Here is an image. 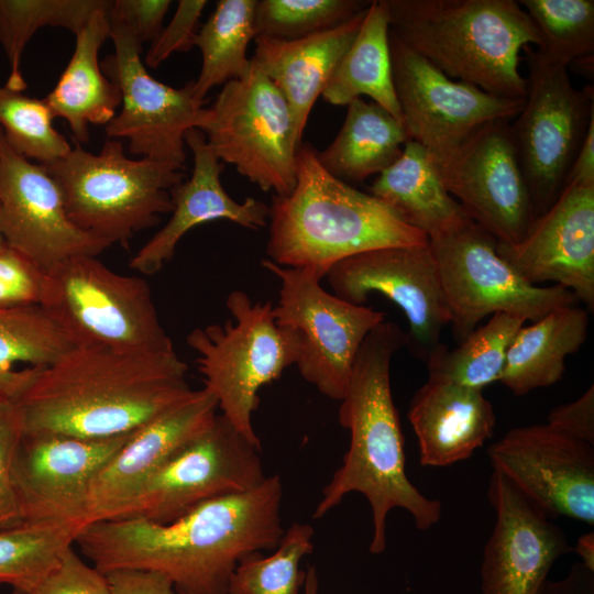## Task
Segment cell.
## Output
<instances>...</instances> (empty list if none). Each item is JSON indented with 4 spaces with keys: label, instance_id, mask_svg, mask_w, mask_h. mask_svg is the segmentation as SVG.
Returning a JSON list of instances; mask_svg holds the SVG:
<instances>
[{
    "label": "cell",
    "instance_id": "8992f818",
    "mask_svg": "<svg viewBox=\"0 0 594 594\" xmlns=\"http://www.w3.org/2000/svg\"><path fill=\"white\" fill-rule=\"evenodd\" d=\"M58 184L70 220L111 245H128L138 232L172 212L170 189L186 179L183 168L125 155L108 139L98 153L76 145L57 162L43 165Z\"/></svg>",
    "mask_w": 594,
    "mask_h": 594
},
{
    "label": "cell",
    "instance_id": "e0dca14e",
    "mask_svg": "<svg viewBox=\"0 0 594 594\" xmlns=\"http://www.w3.org/2000/svg\"><path fill=\"white\" fill-rule=\"evenodd\" d=\"M494 471L503 474L549 518L594 525V446L548 424L508 430L490 446Z\"/></svg>",
    "mask_w": 594,
    "mask_h": 594
},
{
    "label": "cell",
    "instance_id": "277c9868",
    "mask_svg": "<svg viewBox=\"0 0 594 594\" xmlns=\"http://www.w3.org/2000/svg\"><path fill=\"white\" fill-rule=\"evenodd\" d=\"M268 220V260L319 279L338 262L365 251L428 244L426 234L381 200L329 174L317 150L304 142L296 154L295 187L287 196L273 195Z\"/></svg>",
    "mask_w": 594,
    "mask_h": 594
},
{
    "label": "cell",
    "instance_id": "f1b7e54d",
    "mask_svg": "<svg viewBox=\"0 0 594 594\" xmlns=\"http://www.w3.org/2000/svg\"><path fill=\"white\" fill-rule=\"evenodd\" d=\"M590 314L576 305L565 306L522 326L508 348L499 382L516 396L559 382L566 358L586 340Z\"/></svg>",
    "mask_w": 594,
    "mask_h": 594
},
{
    "label": "cell",
    "instance_id": "484cf974",
    "mask_svg": "<svg viewBox=\"0 0 594 594\" xmlns=\"http://www.w3.org/2000/svg\"><path fill=\"white\" fill-rule=\"evenodd\" d=\"M367 7L331 30L302 38H254L251 59L285 97L300 139L315 102L354 40Z\"/></svg>",
    "mask_w": 594,
    "mask_h": 594
},
{
    "label": "cell",
    "instance_id": "836d02e7",
    "mask_svg": "<svg viewBox=\"0 0 594 594\" xmlns=\"http://www.w3.org/2000/svg\"><path fill=\"white\" fill-rule=\"evenodd\" d=\"M526 320L519 316L496 312L474 329L459 346L448 350L441 344L428 358L429 376L483 391L498 382L508 348Z\"/></svg>",
    "mask_w": 594,
    "mask_h": 594
},
{
    "label": "cell",
    "instance_id": "8d00e7d4",
    "mask_svg": "<svg viewBox=\"0 0 594 594\" xmlns=\"http://www.w3.org/2000/svg\"><path fill=\"white\" fill-rule=\"evenodd\" d=\"M314 532L311 525L294 522L273 553L243 558L231 575L229 594H299L306 579L300 562L314 550Z\"/></svg>",
    "mask_w": 594,
    "mask_h": 594
},
{
    "label": "cell",
    "instance_id": "681fc988",
    "mask_svg": "<svg viewBox=\"0 0 594 594\" xmlns=\"http://www.w3.org/2000/svg\"><path fill=\"white\" fill-rule=\"evenodd\" d=\"M594 182V118H592L581 148L574 160L568 179Z\"/></svg>",
    "mask_w": 594,
    "mask_h": 594
},
{
    "label": "cell",
    "instance_id": "d590c367",
    "mask_svg": "<svg viewBox=\"0 0 594 594\" xmlns=\"http://www.w3.org/2000/svg\"><path fill=\"white\" fill-rule=\"evenodd\" d=\"M77 525H22L0 530V584L30 594L75 543Z\"/></svg>",
    "mask_w": 594,
    "mask_h": 594
},
{
    "label": "cell",
    "instance_id": "ac0fdd59",
    "mask_svg": "<svg viewBox=\"0 0 594 594\" xmlns=\"http://www.w3.org/2000/svg\"><path fill=\"white\" fill-rule=\"evenodd\" d=\"M135 431L106 439L23 435L13 462L23 525L87 526L94 479Z\"/></svg>",
    "mask_w": 594,
    "mask_h": 594
},
{
    "label": "cell",
    "instance_id": "f546056e",
    "mask_svg": "<svg viewBox=\"0 0 594 594\" xmlns=\"http://www.w3.org/2000/svg\"><path fill=\"white\" fill-rule=\"evenodd\" d=\"M321 96L334 106H348L354 99L367 96L403 122L393 82L389 15L384 0L370 1L354 40Z\"/></svg>",
    "mask_w": 594,
    "mask_h": 594
},
{
    "label": "cell",
    "instance_id": "4dcf8cb0",
    "mask_svg": "<svg viewBox=\"0 0 594 594\" xmlns=\"http://www.w3.org/2000/svg\"><path fill=\"white\" fill-rule=\"evenodd\" d=\"M407 141L403 122L377 103L358 98L348 105L340 131L323 151H317V158L336 178L363 182L391 166Z\"/></svg>",
    "mask_w": 594,
    "mask_h": 594
},
{
    "label": "cell",
    "instance_id": "2e32d148",
    "mask_svg": "<svg viewBox=\"0 0 594 594\" xmlns=\"http://www.w3.org/2000/svg\"><path fill=\"white\" fill-rule=\"evenodd\" d=\"M339 298L364 305L377 293L397 305L407 318V344L425 361L441 344L449 310L429 244L386 246L334 264L326 275Z\"/></svg>",
    "mask_w": 594,
    "mask_h": 594
},
{
    "label": "cell",
    "instance_id": "7bdbcfd3",
    "mask_svg": "<svg viewBox=\"0 0 594 594\" xmlns=\"http://www.w3.org/2000/svg\"><path fill=\"white\" fill-rule=\"evenodd\" d=\"M30 594H111V591L106 574L85 563L72 544Z\"/></svg>",
    "mask_w": 594,
    "mask_h": 594
},
{
    "label": "cell",
    "instance_id": "6da1fadb",
    "mask_svg": "<svg viewBox=\"0 0 594 594\" xmlns=\"http://www.w3.org/2000/svg\"><path fill=\"white\" fill-rule=\"evenodd\" d=\"M283 483L266 476L255 488L210 499L169 524L98 520L76 536L80 552L102 573L158 572L177 594H229L238 563L274 550L285 529Z\"/></svg>",
    "mask_w": 594,
    "mask_h": 594
},
{
    "label": "cell",
    "instance_id": "ba28073f",
    "mask_svg": "<svg viewBox=\"0 0 594 594\" xmlns=\"http://www.w3.org/2000/svg\"><path fill=\"white\" fill-rule=\"evenodd\" d=\"M42 306L75 345L141 353L175 351L148 283L116 273L96 256H75L50 268Z\"/></svg>",
    "mask_w": 594,
    "mask_h": 594
},
{
    "label": "cell",
    "instance_id": "d4e9b609",
    "mask_svg": "<svg viewBox=\"0 0 594 594\" xmlns=\"http://www.w3.org/2000/svg\"><path fill=\"white\" fill-rule=\"evenodd\" d=\"M408 420L424 466L442 468L469 459L493 435L496 416L483 391L428 376L414 394Z\"/></svg>",
    "mask_w": 594,
    "mask_h": 594
},
{
    "label": "cell",
    "instance_id": "7c38bea8",
    "mask_svg": "<svg viewBox=\"0 0 594 594\" xmlns=\"http://www.w3.org/2000/svg\"><path fill=\"white\" fill-rule=\"evenodd\" d=\"M496 243L493 235L472 220L428 240L459 343L490 315L506 312L534 322L557 308L579 301L560 285L539 287L526 282L499 256Z\"/></svg>",
    "mask_w": 594,
    "mask_h": 594
},
{
    "label": "cell",
    "instance_id": "d6a6232c",
    "mask_svg": "<svg viewBox=\"0 0 594 594\" xmlns=\"http://www.w3.org/2000/svg\"><path fill=\"white\" fill-rule=\"evenodd\" d=\"M255 4L256 0H220L198 30L195 46L201 52L202 63L193 86L197 102L204 105L210 89L249 72L246 51L255 38Z\"/></svg>",
    "mask_w": 594,
    "mask_h": 594
},
{
    "label": "cell",
    "instance_id": "b9f144b4",
    "mask_svg": "<svg viewBox=\"0 0 594 594\" xmlns=\"http://www.w3.org/2000/svg\"><path fill=\"white\" fill-rule=\"evenodd\" d=\"M46 272L7 246L0 251V308L42 306Z\"/></svg>",
    "mask_w": 594,
    "mask_h": 594
},
{
    "label": "cell",
    "instance_id": "9a60e30c",
    "mask_svg": "<svg viewBox=\"0 0 594 594\" xmlns=\"http://www.w3.org/2000/svg\"><path fill=\"white\" fill-rule=\"evenodd\" d=\"M109 23L114 53L100 65L120 89L121 110L106 125L108 139H125L131 154L184 168L185 135L207 123L209 108L194 98V80L173 88L153 78L141 59L142 46L121 25Z\"/></svg>",
    "mask_w": 594,
    "mask_h": 594
},
{
    "label": "cell",
    "instance_id": "1f68e13d",
    "mask_svg": "<svg viewBox=\"0 0 594 594\" xmlns=\"http://www.w3.org/2000/svg\"><path fill=\"white\" fill-rule=\"evenodd\" d=\"M74 341L43 306L0 308V399L15 403Z\"/></svg>",
    "mask_w": 594,
    "mask_h": 594
},
{
    "label": "cell",
    "instance_id": "7a4b0ae2",
    "mask_svg": "<svg viewBox=\"0 0 594 594\" xmlns=\"http://www.w3.org/2000/svg\"><path fill=\"white\" fill-rule=\"evenodd\" d=\"M187 372L176 351L74 345L41 367L14 403L22 432L85 439L130 433L195 394Z\"/></svg>",
    "mask_w": 594,
    "mask_h": 594
},
{
    "label": "cell",
    "instance_id": "f907efd6",
    "mask_svg": "<svg viewBox=\"0 0 594 594\" xmlns=\"http://www.w3.org/2000/svg\"><path fill=\"white\" fill-rule=\"evenodd\" d=\"M572 551L581 558L580 562L584 566L594 571V532L592 530L578 538Z\"/></svg>",
    "mask_w": 594,
    "mask_h": 594
},
{
    "label": "cell",
    "instance_id": "816d5d0a",
    "mask_svg": "<svg viewBox=\"0 0 594 594\" xmlns=\"http://www.w3.org/2000/svg\"><path fill=\"white\" fill-rule=\"evenodd\" d=\"M319 582L318 574L315 566H309L306 571V579L304 583V594H318Z\"/></svg>",
    "mask_w": 594,
    "mask_h": 594
},
{
    "label": "cell",
    "instance_id": "52a82bcc",
    "mask_svg": "<svg viewBox=\"0 0 594 594\" xmlns=\"http://www.w3.org/2000/svg\"><path fill=\"white\" fill-rule=\"evenodd\" d=\"M226 306L232 318L193 329L186 342L197 354L204 389L216 398L221 415L262 448L253 427L258 392L296 364L298 338L276 323L272 301H253L235 289Z\"/></svg>",
    "mask_w": 594,
    "mask_h": 594
},
{
    "label": "cell",
    "instance_id": "f5cc1de1",
    "mask_svg": "<svg viewBox=\"0 0 594 594\" xmlns=\"http://www.w3.org/2000/svg\"><path fill=\"white\" fill-rule=\"evenodd\" d=\"M7 246L8 245L6 244V241H4L3 237L0 233V251L6 249Z\"/></svg>",
    "mask_w": 594,
    "mask_h": 594
},
{
    "label": "cell",
    "instance_id": "9c48e42d",
    "mask_svg": "<svg viewBox=\"0 0 594 594\" xmlns=\"http://www.w3.org/2000/svg\"><path fill=\"white\" fill-rule=\"evenodd\" d=\"M261 450L218 414L100 520L169 524L210 499L251 491L266 479Z\"/></svg>",
    "mask_w": 594,
    "mask_h": 594
},
{
    "label": "cell",
    "instance_id": "603a6c76",
    "mask_svg": "<svg viewBox=\"0 0 594 594\" xmlns=\"http://www.w3.org/2000/svg\"><path fill=\"white\" fill-rule=\"evenodd\" d=\"M194 156L191 176L170 189L172 216L132 257L130 267L152 275L169 262L180 239L193 228L213 220H229L257 230L267 224L268 205L253 197L239 202L221 183L223 164L207 144L198 129L185 135Z\"/></svg>",
    "mask_w": 594,
    "mask_h": 594
},
{
    "label": "cell",
    "instance_id": "7402d4cb",
    "mask_svg": "<svg viewBox=\"0 0 594 594\" xmlns=\"http://www.w3.org/2000/svg\"><path fill=\"white\" fill-rule=\"evenodd\" d=\"M487 494L496 520L483 552L482 594H542L553 564L572 551L564 530L497 471Z\"/></svg>",
    "mask_w": 594,
    "mask_h": 594
},
{
    "label": "cell",
    "instance_id": "f35d334b",
    "mask_svg": "<svg viewBox=\"0 0 594 594\" xmlns=\"http://www.w3.org/2000/svg\"><path fill=\"white\" fill-rule=\"evenodd\" d=\"M54 116L44 99L0 86V129L18 154L50 165L66 156L72 146L53 125Z\"/></svg>",
    "mask_w": 594,
    "mask_h": 594
},
{
    "label": "cell",
    "instance_id": "60d3db41",
    "mask_svg": "<svg viewBox=\"0 0 594 594\" xmlns=\"http://www.w3.org/2000/svg\"><path fill=\"white\" fill-rule=\"evenodd\" d=\"M22 436L15 404L0 399V530L23 525L13 479L14 457Z\"/></svg>",
    "mask_w": 594,
    "mask_h": 594
},
{
    "label": "cell",
    "instance_id": "74e56055",
    "mask_svg": "<svg viewBox=\"0 0 594 594\" xmlns=\"http://www.w3.org/2000/svg\"><path fill=\"white\" fill-rule=\"evenodd\" d=\"M539 35L536 51L569 67L594 52L593 0H520Z\"/></svg>",
    "mask_w": 594,
    "mask_h": 594
},
{
    "label": "cell",
    "instance_id": "83f0119b",
    "mask_svg": "<svg viewBox=\"0 0 594 594\" xmlns=\"http://www.w3.org/2000/svg\"><path fill=\"white\" fill-rule=\"evenodd\" d=\"M370 194L428 240L471 221L447 191L432 156L411 140L406 142L400 156L378 174Z\"/></svg>",
    "mask_w": 594,
    "mask_h": 594
},
{
    "label": "cell",
    "instance_id": "4316f807",
    "mask_svg": "<svg viewBox=\"0 0 594 594\" xmlns=\"http://www.w3.org/2000/svg\"><path fill=\"white\" fill-rule=\"evenodd\" d=\"M108 4L94 12L76 34L74 53L55 87L44 98L54 118L64 119L78 145L89 140V124L107 125L121 106V92L102 72L99 52L110 37Z\"/></svg>",
    "mask_w": 594,
    "mask_h": 594
},
{
    "label": "cell",
    "instance_id": "ee69618b",
    "mask_svg": "<svg viewBox=\"0 0 594 594\" xmlns=\"http://www.w3.org/2000/svg\"><path fill=\"white\" fill-rule=\"evenodd\" d=\"M206 6V0L178 1L173 19L151 43L144 65L155 68L173 53L191 50L195 46L199 19Z\"/></svg>",
    "mask_w": 594,
    "mask_h": 594
},
{
    "label": "cell",
    "instance_id": "ffe728a7",
    "mask_svg": "<svg viewBox=\"0 0 594 594\" xmlns=\"http://www.w3.org/2000/svg\"><path fill=\"white\" fill-rule=\"evenodd\" d=\"M0 233L9 248L45 272L75 256H97L111 245L70 220L56 180L43 165L12 150L1 129Z\"/></svg>",
    "mask_w": 594,
    "mask_h": 594
},
{
    "label": "cell",
    "instance_id": "bcb514c9",
    "mask_svg": "<svg viewBox=\"0 0 594 594\" xmlns=\"http://www.w3.org/2000/svg\"><path fill=\"white\" fill-rule=\"evenodd\" d=\"M554 429L594 446V386L579 398L554 407L548 416Z\"/></svg>",
    "mask_w": 594,
    "mask_h": 594
},
{
    "label": "cell",
    "instance_id": "e575fe53",
    "mask_svg": "<svg viewBox=\"0 0 594 594\" xmlns=\"http://www.w3.org/2000/svg\"><path fill=\"white\" fill-rule=\"evenodd\" d=\"M106 0H0V44L10 73L6 87L23 92L26 81L21 70L23 51L38 29L63 28L75 35Z\"/></svg>",
    "mask_w": 594,
    "mask_h": 594
},
{
    "label": "cell",
    "instance_id": "d6986e66",
    "mask_svg": "<svg viewBox=\"0 0 594 594\" xmlns=\"http://www.w3.org/2000/svg\"><path fill=\"white\" fill-rule=\"evenodd\" d=\"M437 166L447 191L498 243L525 237L535 217L510 122L483 127Z\"/></svg>",
    "mask_w": 594,
    "mask_h": 594
},
{
    "label": "cell",
    "instance_id": "ab89813d",
    "mask_svg": "<svg viewBox=\"0 0 594 594\" xmlns=\"http://www.w3.org/2000/svg\"><path fill=\"white\" fill-rule=\"evenodd\" d=\"M369 4L360 0H260L254 10L255 37L302 38L349 21Z\"/></svg>",
    "mask_w": 594,
    "mask_h": 594
},
{
    "label": "cell",
    "instance_id": "f6af8a7d",
    "mask_svg": "<svg viewBox=\"0 0 594 594\" xmlns=\"http://www.w3.org/2000/svg\"><path fill=\"white\" fill-rule=\"evenodd\" d=\"M170 4L169 0H114L107 12L111 23L121 25L142 46L160 35Z\"/></svg>",
    "mask_w": 594,
    "mask_h": 594
},
{
    "label": "cell",
    "instance_id": "c3c4849f",
    "mask_svg": "<svg viewBox=\"0 0 594 594\" xmlns=\"http://www.w3.org/2000/svg\"><path fill=\"white\" fill-rule=\"evenodd\" d=\"M542 594H594V571L576 562L563 579L549 580Z\"/></svg>",
    "mask_w": 594,
    "mask_h": 594
},
{
    "label": "cell",
    "instance_id": "5bb4252c",
    "mask_svg": "<svg viewBox=\"0 0 594 594\" xmlns=\"http://www.w3.org/2000/svg\"><path fill=\"white\" fill-rule=\"evenodd\" d=\"M395 94L409 140L439 165L483 127L514 120L524 100L498 97L452 79L389 31Z\"/></svg>",
    "mask_w": 594,
    "mask_h": 594
},
{
    "label": "cell",
    "instance_id": "44dd1931",
    "mask_svg": "<svg viewBox=\"0 0 594 594\" xmlns=\"http://www.w3.org/2000/svg\"><path fill=\"white\" fill-rule=\"evenodd\" d=\"M499 256L526 282H553L594 309V182L569 179L553 205Z\"/></svg>",
    "mask_w": 594,
    "mask_h": 594
},
{
    "label": "cell",
    "instance_id": "cb8c5ba5",
    "mask_svg": "<svg viewBox=\"0 0 594 594\" xmlns=\"http://www.w3.org/2000/svg\"><path fill=\"white\" fill-rule=\"evenodd\" d=\"M218 403L206 389L138 429L94 479L88 497V525L125 499L144 480L218 415Z\"/></svg>",
    "mask_w": 594,
    "mask_h": 594
},
{
    "label": "cell",
    "instance_id": "3957f363",
    "mask_svg": "<svg viewBox=\"0 0 594 594\" xmlns=\"http://www.w3.org/2000/svg\"><path fill=\"white\" fill-rule=\"evenodd\" d=\"M406 344L407 334L386 320L363 341L338 414L339 424L350 431V444L312 514L320 519L348 494H362L372 512L369 550L373 554L386 549L392 509L408 512L419 530L432 528L442 515L441 502L427 497L406 473L404 437L391 388L393 356Z\"/></svg>",
    "mask_w": 594,
    "mask_h": 594
},
{
    "label": "cell",
    "instance_id": "5b68a950",
    "mask_svg": "<svg viewBox=\"0 0 594 594\" xmlns=\"http://www.w3.org/2000/svg\"><path fill=\"white\" fill-rule=\"evenodd\" d=\"M389 31L448 77L524 100L519 54L538 46L530 18L514 0H384Z\"/></svg>",
    "mask_w": 594,
    "mask_h": 594
},
{
    "label": "cell",
    "instance_id": "7dc6e473",
    "mask_svg": "<svg viewBox=\"0 0 594 594\" xmlns=\"http://www.w3.org/2000/svg\"><path fill=\"white\" fill-rule=\"evenodd\" d=\"M106 576L111 594H177L170 580L158 572L119 569Z\"/></svg>",
    "mask_w": 594,
    "mask_h": 594
},
{
    "label": "cell",
    "instance_id": "8fae6325",
    "mask_svg": "<svg viewBox=\"0 0 594 594\" xmlns=\"http://www.w3.org/2000/svg\"><path fill=\"white\" fill-rule=\"evenodd\" d=\"M529 74L521 111L510 124L535 219L562 191L594 118V87L575 88L568 66L522 48Z\"/></svg>",
    "mask_w": 594,
    "mask_h": 594
},
{
    "label": "cell",
    "instance_id": "30bf717a",
    "mask_svg": "<svg viewBox=\"0 0 594 594\" xmlns=\"http://www.w3.org/2000/svg\"><path fill=\"white\" fill-rule=\"evenodd\" d=\"M200 131L219 161L263 191H293L302 139L285 97L252 59L244 76L223 85Z\"/></svg>",
    "mask_w": 594,
    "mask_h": 594
},
{
    "label": "cell",
    "instance_id": "4fadbf2b",
    "mask_svg": "<svg viewBox=\"0 0 594 594\" xmlns=\"http://www.w3.org/2000/svg\"><path fill=\"white\" fill-rule=\"evenodd\" d=\"M261 265L280 283L274 317L279 327L298 338L295 365L301 377L322 395L340 402L363 341L385 320V312L339 298L307 271L283 267L268 258Z\"/></svg>",
    "mask_w": 594,
    "mask_h": 594
}]
</instances>
